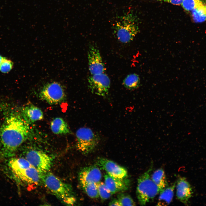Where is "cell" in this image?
Here are the masks:
<instances>
[{"instance_id": "6da1fadb", "label": "cell", "mask_w": 206, "mask_h": 206, "mask_svg": "<svg viewBox=\"0 0 206 206\" xmlns=\"http://www.w3.org/2000/svg\"><path fill=\"white\" fill-rule=\"evenodd\" d=\"M31 130L22 115L16 112L9 114L0 128V138L3 156L14 155L18 148L30 137Z\"/></svg>"}, {"instance_id": "7a4b0ae2", "label": "cell", "mask_w": 206, "mask_h": 206, "mask_svg": "<svg viewBox=\"0 0 206 206\" xmlns=\"http://www.w3.org/2000/svg\"><path fill=\"white\" fill-rule=\"evenodd\" d=\"M39 173L41 181L45 186L62 203L68 205L75 204L76 199L71 185L49 171Z\"/></svg>"}, {"instance_id": "3957f363", "label": "cell", "mask_w": 206, "mask_h": 206, "mask_svg": "<svg viewBox=\"0 0 206 206\" xmlns=\"http://www.w3.org/2000/svg\"><path fill=\"white\" fill-rule=\"evenodd\" d=\"M113 29L117 39L123 43L132 41L139 31L137 18L130 13L121 17L114 23Z\"/></svg>"}, {"instance_id": "277c9868", "label": "cell", "mask_w": 206, "mask_h": 206, "mask_svg": "<svg viewBox=\"0 0 206 206\" xmlns=\"http://www.w3.org/2000/svg\"><path fill=\"white\" fill-rule=\"evenodd\" d=\"M152 165L138 179L136 194L138 203L141 205H145L153 200L160 191L150 176Z\"/></svg>"}, {"instance_id": "5b68a950", "label": "cell", "mask_w": 206, "mask_h": 206, "mask_svg": "<svg viewBox=\"0 0 206 206\" xmlns=\"http://www.w3.org/2000/svg\"><path fill=\"white\" fill-rule=\"evenodd\" d=\"M76 147L83 154L87 155L96 148L99 142V136L91 129L82 127L76 131Z\"/></svg>"}, {"instance_id": "8992f818", "label": "cell", "mask_w": 206, "mask_h": 206, "mask_svg": "<svg viewBox=\"0 0 206 206\" xmlns=\"http://www.w3.org/2000/svg\"><path fill=\"white\" fill-rule=\"evenodd\" d=\"M42 100L51 104H57L64 100L66 94L64 90L60 84L53 82L46 85L39 93Z\"/></svg>"}, {"instance_id": "52a82bcc", "label": "cell", "mask_w": 206, "mask_h": 206, "mask_svg": "<svg viewBox=\"0 0 206 206\" xmlns=\"http://www.w3.org/2000/svg\"><path fill=\"white\" fill-rule=\"evenodd\" d=\"M25 158L39 173L49 171L52 163V158L41 151L31 150L27 151Z\"/></svg>"}, {"instance_id": "ba28073f", "label": "cell", "mask_w": 206, "mask_h": 206, "mask_svg": "<svg viewBox=\"0 0 206 206\" xmlns=\"http://www.w3.org/2000/svg\"><path fill=\"white\" fill-rule=\"evenodd\" d=\"M89 87L92 92L106 98L110 86V80L104 73L91 75L88 78Z\"/></svg>"}, {"instance_id": "9c48e42d", "label": "cell", "mask_w": 206, "mask_h": 206, "mask_svg": "<svg viewBox=\"0 0 206 206\" xmlns=\"http://www.w3.org/2000/svg\"><path fill=\"white\" fill-rule=\"evenodd\" d=\"M96 163L100 168L105 171L107 173L114 177L123 179L128 177V172L124 168L108 159L98 157Z\"/></svg>"}, {"instance_id": "30bf717a", "label": "cell", "mask_w": 206, "mask_h": 206, "mask_svg": "<svg viewBox=\"0 0 206 206\" xmlns=\"http://www.w3.org/2000/svg\"><path fill=\"white\" fill-rule=\"evenodd\" d=\"M89 69L91 75L104 73V64L100 52L96 46L90 45L88 52Z\"/></svg>"}, {"instance_id": "8fae6325", "label": "cell", "mask_w": 206, "mask_h": 206, "mask_svg": "<svg viewBox=\"0 0 206 206\" xmlns=\"http://www.w3.org/2000/svg\"><path fill=\"white\" fill-rule=\"evenodd\" d=\"M11 169L17 177L27 184L37 185L41 181L39 173L32 166Z\"/></svg>"}, {"instance_id": "7c38bea8", "label": "cell", "mask_w": 206, "mask_h": 206, "mask_svg": "<svg viewBox=\"0 0 206 206\" xmlns=\"http://www.w3.org/2000/svg\"><path fill=\"white\" fill-rule=\"evenodd\" d=\"M176 196L181 202L187 205L193 192V188L185 177H179L176 183Z\"/></svg>"}, {"instance_id": "4fadbf2b", "label": "cell", "mask_w": 206, "mask_h": 206, "mask_svg": "<svg viewBox=\"0 0 206 206\" xmlns=\"http://www.w3.org/2000/svg\"><path fill=\"white\" fill-rule=\"evenodd\" d=\"M102 173L100 169L96 165L84 167L78 173V178L80 184L86 183H97L100 181Z\"/></svg>"}, {"instance_id": "5bb4252c", "label": "cell", "mask_w": 206, "mask_h": 206, "mask_svg": "<svg viewBox=\"0 0 206 206\" xmlns=\"http://www.w3.org/2000/svg\"><path fill=\"white\" fill-rule=\"evenodd\" d=\"M104 183L113 194L117 192L128 190L130 185V181L127 177L120 179L107 173L104 176Z\"/></svg>"}, {"instance_id": "9a60e30c", "label": "cell", "mask_w": 206, "mask_h": 206, "mask_svg": "<svg viewBox=\"0 0 206 206\" xmlns=\"http://www.w3.org/2000/svg\"><path fill=\"white\" fill-rule=\"evenodd\" d=\"M22 115L24 119L29 124L41 120L43 114L39 108L32 105L24 107L22 110Z\"/></svg>"}, {"instance_id": "2e32d148", "label": "cell", "mask_w": 206, "mask_h": 206, "mask_svg": "<svg viewBox=\"0 0 206 206\" xmlns=\"http://www.w3.org/2000/svg\"><path fill=\"white\" fill-rule=\"evenodd\" d=\"M50 128L52 132L57 135L70 133L71 131L66 122L61 117H56L50 123Z\"/></svg>"}, {"instance_id": "e0dca14e", "label": "cell", "mask_w": 206, "mask_h": 206, "mask_svg": "<svg viewBox=\"0 0 206 206\" xmlns=\"http://www.w3.org/2000/svg\"><path fill=\"white\" fill-rule=\"evenodd\" d=\"M176 184L167 187L160 192L157 205L167 206L170 204L173 199Z\"/></svg>"}, {"instance_id": "ac0fdd59", "label": "cell", "mask_w": 206, "mask_h": 206, "mask_svg": "<svg viewBox=\"0 0 206 206\" xmlns=\"http://www.w3.org/2000/svg\"><path fill=\"white\" fill-rule=\"evenodd\" d=\"M151 178L160 191L168 186L166 175L162 168L159 169L154 171L151 175Z\"/></svg>"}, {"instance_id": "d6986e66", "label": "cell", "mask_w": 206, "mask_h": 206, "mask_svg": "<svg viewBox=\"0 0 206 206\" xmlns=\"http://www.w3.org/2000/svg\"><path fill=\"white\" fill-rule=\"evenodd\" d=\"M193 21L195 23H201L206 20V4L201 1L198 5L191 11Z\"/></svg>"}, {"instance_id": "ffe728a7", "label": "cell", "mask_w": 206, "mask_h": 206, "mask_svg": "<svg viewBox=\"0 0 206 206\" xmlns=\"http://www.w3.org/2000/svg\"><path fill=\"white\" fill-rule=\"evenodd\" d=\"M122 84L124 86L128 89L133 90L137 89L140 85V78L136 74H130L123 80Z\"/></svg>"}, {"instance_id": "44dd1931", "label": "cell", "mask_w": 206, "mask_h": 206, "mask_svg": "<svg viewBox=\"0 0 206 206\" xmlns=\"http://www.w3.org/2000/svg\"><path fill=\"white\" fill-rule=\"evenodd\" d=\"M80 185L83 190L90 197L96 199L99 197L97 183H90Z\"/></svg>"}, {"instance_id": "7402d4cb", "label": "cell", "mask_w": 206, "mask_h": 206, "mask_svg": "<svg viewBox=\"0 0 206 206\" xmlns=\"http://www.w3.org/2000/svg\"><path fill=\"white\" fill-rule=\"evenodd\" d=\"M97 185L99 197L102 200L109 199L112 195L104 183L100 181L97 183Z\"/></svg>"}, {"instance_id": "603a6c76", "label": "cell", "mask_w": 206, "mask_h": 206, "mask_svg": "<svg viewBox=\"0 0 206 206\" xmlns=\"http://www.w3.org/2000/svg\"><path fill=\"white\" fill-rule=\"evenodd\" d=\"M117 199L121 206H135L136 204L134 201L128 194L121 193L117 196Z\"/></svg>"}, {"instance_id": "cb8c5ba5", "label": "cell", "mask_w": 206, "mask_h": 206, "mask_svg": "<svg viewBox=\"0 0 206 206\" xmlns=\"http://www.w3.org/2000/svg\"><path fill=\"white\" fill-rule=\"evenodd\" d=\"M201 1V0H183L181 5L186 11L189 12L196 7Z\"/></svg>"}, {"instance_id": "d4e9b609", "label": "cell", "mask_w": 206, "mask_h": 206, "mask_svg": "<svg viewBox=\"0 0 206 206\" xmlns=\"http://www.w3.org/2000/svg\"><path fill=\"white\" fill-rule=\"evenodd\" d=\"M13 65V62L10 60L5 58L0 64V71L3 73H7L12 69Z\"/></svg>"}, {"instance_id": "484cf974", "label": "cell", "mask_w": 206, "mask_h": 206, "mask_svg": "<svg viewBox=\"0 0 206 206\" xmlns=\"http://www.w3.org/2000/svg\"><path fill=\"white\" fill-rule=\"evenodd\" d=\"M155 1H163L170 3L172 4L179 5H181L183 0H154Z\"/></svg>"}, {"instance_id": "4316f807", "label": "cell", "mask_w": 206, "mask_h": 206, "mask_svg": "<svg viewBox=\"0 0 206 206\" xmlns=\"http://www.w3.org/2000/svg\"><path fill=\"white\" fill-rule=\"evenodd\" d=\"M109 205L110 206H121L117 199H114L112 200L109 203Z\"/></svg>"}, {"instance_id": "83f0119b", "label": "cell", "mask_w": 206, "mask_h": 206, "mask_svg": "<svg viewBox=\"0 0 206 206\" xmlns=\"http://www.w3.org/2000/svg\"><path fill=\"white\" fill-rule=\"evenodd\" d=\"M4 58V57H3L1 55H0V64L3 60Z\"/></svg>"}]
</instances>
